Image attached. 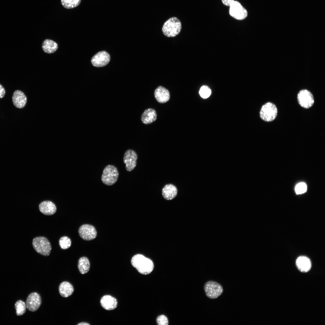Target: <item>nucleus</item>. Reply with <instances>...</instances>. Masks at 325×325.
Returning a JSON list of instances; mask_svg holds the SVG:
<instances>
[{
	"label": "nucleus",
	"instance_id": "nucleus-1",
	"mask_svg": "<svg viewBox=\"0 0 325 325\" xmlns=\"http://www.w3.org/2000/svg\"><path fill=\"white\" fill-rule=\"evenodd\" d=\"M131 262L132 265L142 274H150L152 271L154 267L152 260L141 254L134 256L131 259Z\"/></svg>",
	"mask_w": 325,
	"mask_h": 325
},
{
	"label": "nucleus",
	"instance_id": "nucleus-2",
	"mask_svg": "<svg viewBox=\"0 0 325 325\" xmlns=\"http://www.w3.org/2000/svg\"><path fill=\"white\" fill-rule=\"evenodd\" d=\"M181 28V23L180 20L177 17H172L164 23L162 28V31L166 36L173 37L180 33Z\"/></svg>",
	"mask_w": 325,
	"mask_h": 325
},
{
	"label": "nucleus",
	"instance_id": "nucleus-3",
	"mask_svg": "<svg viewBox=\"0 0 325 325\" xmlns=\"http://www.w3.org/2000/svg\"><path fill=\"white\" fill-rule=\"evenodd\" d=\"M32 245L35 250L38 253L45 256H48L51 252V247L48 239L43 237L34 238Z\"/></svg>",
	"mask_w": 325,
	"mask_h": 325
},
{
	"label": "nucleus",
	"instance_id": "nucleus-4",
	"mask_svg": "<svg viewBox=\"0 0 325 325\" xmlns=\"http://www.w3.org/2000/svg\"><path fill=\"white\" fill-rule=\"evenodd\" d=\"M119 175L116 167L112 165H108L103 171L101 177L102 181L105 185H112L117 181Z\"/></svg>",
	"mask_w": 325,
	"mask_h": 325
},
{
	"label": "nucleus",
	"instance_id": "nucleus-5",
	"mask_svg": "<svg viewBox=\"0 0 325 325\" xmlns=\"http://www.w3.org/2000/svg\"><path fill=\"white\" fill-rule=\"evenodd\" d=\"M204 289L206 296L210 299H215L222 295L223 289L218 283L209 281L205 284Z\"/></svg>",
	"mask_w": 325,
	"mask_h": 325
},
{
	"label": "nucleus",
	"instance_id": "nucleus-6",
	"mask_svg": "<svg viewBox=\"0 0 325 325\" xmlns=\"http://www.w3.org/2000/svg\"><path fill=\"white\" fill-rule=\"evenodd\" d=\"M277 110L276 105L271 102H268L262 107L260 113L261 118L266 122L274 120L277 115Z\"/></svg>",
	"mask_w": 325,
	"mask_h": 325
},
{
	"label": "nucleus",
	"instance_id": "nucleus-7",
	"mask_svg": "<svg viewBox=\"0 0 325 325\" xmlns=\"http://www.w3.org/2000/svg\"><path fill=\"white\" fill-rule=\"evenodd\" d=\"M229 13L232 17L238 20L245 19L248 14L246 10L240 3L238 1H234L230 6Z\"/></svg>",
	"mask_w": 325,
	"mask_h": 325
},
{
	"label": "nucleus",
	"instance_id": "nucleus-8",
	"mask_svg": "<svg viewBox=\"0 0 325 325\" xmlns=\"http://www.w3.org/2000/svg\"><path fill=\"white\" fill-rule=\"evenodd\" d=\"M297 99L300 105L305 108H309L313 105L314 99L312 93L307 90L300 91L297 95Z\"/></svg>",
	"mask_w": 325,
	"mask_h": 325
},
{
	"label": "nucleus",
	"instance_id": "nucleus-9",
	"mask_svg": "<svg viewBox=\"0 0 325 325\" xmlns=\"http://www.w3.org/2000/svg\"><path fill=\"white\" fill-rule=\"evenodd\" d=\"M137 159V154L134 150L128 149L126 151L124 156L123 162L127 171L131 172L135 169Z\"/></svg>",
	"mask_w": 325,
	"mask_h": 325
},
{
	"label": "nucleus",
	"instance_id": "nucleus-10",
	"mask_svg": "<svg viewBox=\"0 0 325 325\" xmlns=\"http://www.w3.org/2000/svg\"><path fill=\"white\" fill-rule=\"evenodd\" d=\"M78 233L80 237L85 240H90L96 237L97 232L93 226L89 224H84L79 228Z\"/></svg>",
	"mask_w": 325,
	"mask_h": 325
},
{
	"label": "nucleus",
	"instance_id": "nucleus-11",
	"mask_svg": "<svg viewBox=\"0 0 325 325\" xmlns=\"http://www.w3.org/2000/svg\"><path fill=\"white\" fill-rule=\"evenodd\" d=\"M110 59L109 54L105 51H102L94 55L92 58L91 61L93 66L96 67H101L107 64Z\"/></svg>",
	"mask_w": 325,
	"mask_h": 325
},
{
	"label": "nucleus",
	"instance_id": "nucleus-12",
	"mask_svg": "<svg viewBox=\"0 0 325 325\" xmlns=\"http://www.w3.org/2000/svg\"><path fill=\"white\" fill-rule=\"evenodd\" d=\"M42 299L40 295L36 292L31 293L27 297L26 305L27 309L30 311H37L40 306Z\"/></svg>",
	"mask_w": 325,
	"mask_h": 325
},
{
	"label": "nucleus",
	"instance_id": "nucleus-13",
	"mask_svg": "<svg viewBox=\"0 0 325 325\" xmlns=\"http://www.w3.org/2000/svg\"><path fill=\"white\" fill-rule=\"evenodd\" d=\"M12 100L14 105L19 109L23 108L27 102L26 96L23 92L19 90H17L14 92Z\"/></svg>",
	"mask_w": 325,
	"mask_h": 325
},
{
	"label": "nucleus",
	"instance_id": "nucleus-14",
	"mask_svg": "<svg viewBox=\"0 0 325 325\" xmlns=\"http://www.w3.org/2000/svg\"><path fill=\"white\" fill-rule=\"evenodd\" d=\"M154 94L156 101L160 103L167 102L170 98L169 91L162 86H159L155 89Z\"/></svg>",
	"mask_w": 325,
	"mask_h": 325
},
{
	"label": "nucleus",
	"instance_id": "nucleus-15",
	"mask_svg": "<svg viewBox=\"0 0 325 325\" xmlns=\"http://www.w3.org/2000/svg\"><path fill=\"white\" fill-rule=\"evenodd\" d=\"M39 209L40 212L46 215H50L56 212L57 208L55 204L52 202L46 200L41 202L39 204Z\"/></svg>",
	"mask_w": 325,
	"mask_h": 325
},
{
	"label": "nucleus",
	"instance_id": "nucleus-16",
	"mask_svg": "<svg viewBox=\"0 0 325 325\" xmlns=\"http://www.w3.org/2000/svg\"><path fill=\"white\" fill-rule=\"evenodd\" d=\"M102 306L107 310L115 309L117 306L118 302L116 299L111 296L106 295L102 297L100 300Z\"/></svg>",
	"mask_w": 325,
	"mask_h": 325
},
{
	"label": "nucleus",
	"instance_id": "nucleus-17",
	"mask_svg": "<svg viewBox=\"0 0 325 325\" xmlns=\"http://www.w3.org/2000/svg\"><path fill=\"white\" fill-rule=\"evenodd\" d=\"M177 193V187L171 184L166 185L162 190V195L163 198L167 200H170L174 198Z\"/></svg>",
	"mask_w": 325,
	"mask_h": 325
},
{
	"label": "nucleus",
	"instance_id": "nucleus-18",
	"mask_svg": "<svg viewBox=\"0 0 325 325\" xmlns=\"http://www.w3.org/2000/svg\"><path fill=\"white\" fill-rule=\"evenodd\" d=\"M156 113L154 109L152 108H148L145 110L141 117V121L145 124L153 123L156 120Z\"/></svg>",
	"mask_w": 325,
	"mask_h": 325
},
{
	"label": "nucleus",
	"instance_id": "nucleus-19",
	"mask_svg": "<svg viewBox=\"0 0 325 325\" xmlns=\"http://www.w3.org/2000/svg\"><path fill=\"white\" fill-rule=\"evenodd\" d=\"M296 264L298 269L302 272H307L311 268V263L310 260L305 256L299 257L296 260Z\"/></svg>",
	"mask_w": 325,
	"mask_h": 325
},
{
	"label": "nucleus",
	"instance_id": "nucleus-20",
	"mask_svg": "<svg viewBox=\"0 0 325 325\" xmlns=\"http://www.w3.org/2000/svg\"><path fill=\"white\" fill-rule=\"evenodd\" d=\"M59 291L62 296L66 298L72 294L74 291V288L69 282L64 281L60 284L59 287Z\"/></svg>",
	"mask_w": 325,
	"mask_h": 325
},
{
	"label": "nucleus",
	"instance_id": "nucleus-21",
	"mask_svg": "<svg viewBox=\"0 0 325 325\" xmlns=\"http://www.w3.org/2000/svg\"><path fill=\"white\" fill-rule=\"evenodd\" d=\"M42 48L45 53L51 54L55 52L58 48L57 44L52 40L47 39L42 43Z\"/></svg>",
	"mask_w": 325,
	"mask_h": 325
},
{
	"label": "nucleus",
	"instance_id": "nucleus-22",
	"mask_svg": "<svg viewBox=\"0 0 325 325\" xmlns=\"http://www.w3.org/2000/svg\"><path fill=\"white\" fill-rule=\"evenodd\" d=\"M78 268L81 274L87 273L90 268V263L88 258L84 256L80 258L78 261Z\"/></svg>",
	"mask_w": 325,
	"mask_h": 325
},
{
	"label": "nucleus",
	"instance_id": "nucleus-23",
	"mask_svg": "<svg viewBox=\"0 0 325 325\" xmlns=\"http://www.w3.org/2000/svg\"><path fill=\"white\" fill-rule=\"evenodd\" d=\"M26 305L24 302L21 300L17 301L15 305L16 313L17 316L23 315L26 310Z\"/></svg>",
	"mask_w": 325,
	"mask_h": 325
},
{
	"label": "nucleus",
	"instance_id": "nucleus-24",
	"mask_svg": "<svg viewBox=\"0 0 325 325\" xmlns=\"http://www.w3.org/2000/svg\"><path fill=\"white\" fill-rule=\"evenodd\" d=\"M81 0H61V3L64 7L67 9H71L78 6Z\"/></svg>",
	"mask_w": 325,
	"mask_h": 325
},
{
	"label": "nucleus",
	"instance_id": "nucleus-25",
	"mask_svg": "<svg viewBox=\"0 0 325 325\" xmlns=\"http://www.w3.org/2000/svg\"><path fill=\"white\" fill-rule=\"evenodd\" d=\"M59 244L62 249H66L71 246V241L69 237L66 236H64L61 237L59 239Z\"/></svg>",
	"mask_w": 325,
	"mask_h": 325
},
{
	"label": "nucleus",
	"instance_id": "nucleus-26",
	"mask_svg": "<svg viewBox=\"0 0 325 325\" xmlns=\"http://www.w3.org/2000/svg\"><path fill=\"white\" fill-rule=\"evenodd\" d=\"M211 93V91L210 89L206 85H203L201 87L199 91L200 95L203 98H208Z\"/></svg>",
	"mask_w": 325,
	"mask_h": 325
},
{
	"label": "nucleus",
	"instance_id": "nucleus-27",
	"mask_svg": "<svg viewBox=\"0 0 325 325\" xmlns=\"http://www.w3.org/2000/svg\"><path fill=\"white\" fill-rule=\"evenodd\" d=\"M307 190V186L304 183L301 182L297 184L295 188V190L297 194L304 193Z\"/></svg>",
	"mask_w": 325,
	"mask_h": 325
},
{
	"label": "nucleus",
	"instance_id": "nucleus-28",
	"mask_svg": "<svg viewBox=\"0 0 325 325\" xmlns=\"http://www.w3.org/2000/svg\"><path fill=\"white\" fill-rule=\"evenodd\" d=\"M156 322L158 325H168L169 324L168 319L164 315L158 316L156 319Z\"/></svg>",
	"mask_w": 325,
	"mask_h": 325
},
{
	"label": "nucleus",
	"instance_id": "nucleus-29",
	"mask_svg": "<svg viewBox=\"0 0 325 325\" xmlns=\"http://www.w3.org/2000/svg\"><path fill=\"white\" fill-rule=\"evenodd\" d=\"M5 93V91L4 88L0 84V99L4 96Z\"/></svg>",
	"mask_w": 325,
	"mask_h": 325
},
{
	"label": "nucleus",
	"instance_id": "nucleus-30",
	"mask_svg": "<svg viewBox=\"0 0 325 325\" xmlns=\"http://www.w3.org/2000/svg\"><path fill=\"white\" fill-rule=\"evenodd\" d=\"M234 1V0H222L224 4L227 6H230L231 3Z\"/></svg>",
	"mask_w": 325,
	"mask_h": 325
},
{
	"label": "nucleus",
	"instance_id": "nucleus-31",
	"mask_svg": "<svg viewBox=\"0 0 325 325\" xmlns=\"http://www.w3.org/2000/svg\"><path fill=\"white\" fill-rule=\"evenodd\" d=\"M90 324L86 322H81L77 324V325H89Z\"/></svg>",
	"mask_w": 325,
	"mask_h": 325
}]
</instances>
